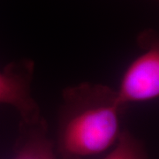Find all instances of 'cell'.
<instances>
[{"mask_svg": "<svg viewBox=\"0 0 159 159\" xmlns=\"http://www.w3.org/2000/svg\"><path fill=\"white\" fill-rule=\"evenodd\" d=\"M20 136L11 159H58L54 143L48 136L44 118L36 123L20 122Z\"/></svg>", "mask_w": 159, "mask_h": 159, "instance_id": "4", "label": "cell"}, {"mask_svg": "<svg viewBox=\"0 0 159 159\" xmlns=\"http://www.w3.org/2000/svg\"><path fill=\"white\" fill-rule=\"evenodd\" d=\"M34 66L33 60L22 58L6 65L0 71V103L13 107L20 117V122L27 124L43 119L31 89Z\"/></svg>", "mask_w": 159, "mask_h": 159, "instance_id": "3", "label": "cell"}, {"mask_svg": "<svg viewBox=\"0 0 159 159\" xmlns=\"http://www.w3.org/2000/svg\"><path fill=\"white\" fill-rule=\"evenodd\" d=\"M104 159H148V157L143 142L129 131L122 130L114 148Z\"/></svg>", "mask_w": 159, "mask_h": 159, "instance_id": "5", "label": "cell"}, {"mask_svg": "<svg viewBox=\"0 0 159 159\" xmlns=\"http://www.w3.org/2000/svg\"><path fill=\"white\" fill-rule=\"evenodd\" d=\"M142 52L131 63L116 89L119 102L126 107L132 102H148L159 96V43L154 32L139 37Z\"/></svg>", "mask_w": 159, "mask_h": 159, "instance_id": "2", "label": "cell"}, {"mask_svg": "<svg viewBox=\"0 0 159 159\" xmlns=\"http://www.w3.org/2000/svg\"><path fill=\"white\" fill-rule=\"evenodd\" d=\"M125 107L116 89L81 82L66 88L58 116L57 147L67 158L97 155L115 145Z\"/></svg>", "mask_w": 159, "mask_h": 159, "instance_id": "1", "label": "cell"}]
</instances>
